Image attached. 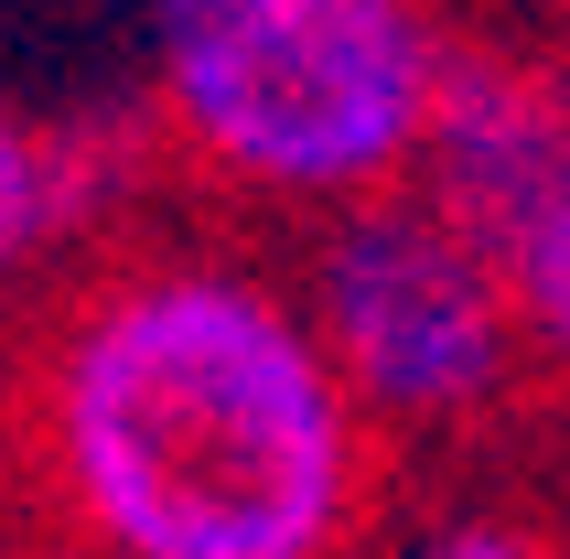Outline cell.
<instances>
[{
	"mask_svg": "<svg viewBox=\"0 0 570 559\" xmlns=\"http://www.w3.org/2000/svg\"><path fill=\"white\" fill-rule=\"evenodd\" d=\"M11 473L65 559H366L387 506L291 269L205 226H119L43 291Z\"/></svg>",
	"mask_w": 570,
	"mask_h": 559,
	"instance_id": "1",
	"label": "cell"
},
{
	"mask_svg": "<svg viewBox=\"0 0 570 559\" xmlns=\"http://www.w3.org/2000/svg\"><path fill=\"white\" fill-rule=\"evenodd\" d=\"M452 55L442 0H140V129L216 205L323 226L420 173Z\"/></svg>",
	"mask_w": 570,
	"mask_h": 559,
	"instance_id": "2",
	"label": "cell"
},
{
	"mask_svg": "<svg viewBox=\"0 0 570 559\" xmlns=\"http://www.w3.org/2000/svg\"><path fill=\"white\" fill-rule=\"evenodd\" d=\"M291 291L387 452H474L539 399L507 248L442 216L420 184L302 226Z\"/></svg>",
	"mask_w": 570,
	"mask_h": 559,
	"instance_id": "3",
	"label": "cell"
},
{
	"mask_svg": "<svg viewBox=\"0 0 570 559\" xmlns=\"http://www.w3.org/2000/svg\"><path fill=\"white\" fill-rule=\"evenodd\" d=\"M410 184L442 216H463L474 237L507 248L517 226L570 184V65L549 43H484V32H463Z\"/></svg>",
	"mask_w": 570,
	"mask_h": 559,
	"instance_id": "4",
	"label": "cell"
},
{
	"mask_svg": "<svg viewBox=\"0 0 570 559\" xmlns=\"http://www.w3.org/2000/svg\"><path fill=\"white\" fill-rule=\"evenodd\" d=\"M151 184V129L32 108L0 87V291L76 269L97 237H119Z\"/></svg>",
	"mask_w": 570,
	"mask_h": 559,
	"instance_id": "5",
	"label": "cell"
},
{
	"mask_svg": "<svg viewBox=\"0 0 570 559\" xmlns=\"http://www.w3.org/2000/svg\"><path fill=\"white\" fill-rule=\"evenodd\" d=\"M507 291H517V334H528V388L570 409V184L507 237Z\"/></svg>",
	"mask_w": 570,
	"mask_h": 559,
	"instance_id": "6",
	"label": "cell"
},
{
	"mask_svg": "<svg viewBox=\"0 0 570 559\" xmlns=\"http://www.w3.org/2000/svg\"><path fill=\"white\" fill-rule=\"evenodd\" d=\"M366 559H570V528H549L539 506H507V496H442L399 517Z\"/></svg>",
	"mask_w": 570,
	"mask_h": 559,
	"instance_id": "7",
	"label": "cell"
},
{
	"mask_svg": "<svg viewBox=\"0 0 570 559\" xmlns=\"http://www.w3.org/2000/svg\"><path fill=\"white\" fill-rule=\"evenodd\" d=\"M539 11H549V55L570 65V0H539Z\"/></svg>",
	"mask_w": 570,
	"mask_h": 559,
	"instance_id": "8",
	"label": "cell"
}]
</instances>
